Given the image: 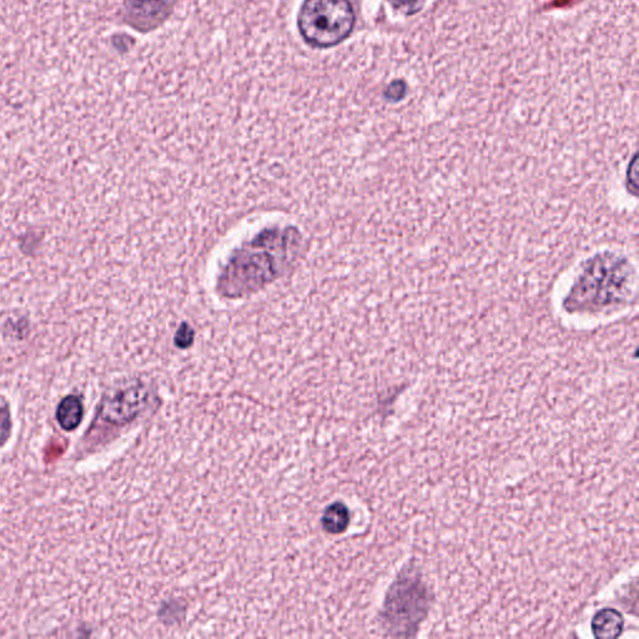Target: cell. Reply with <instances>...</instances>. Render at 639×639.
<instances>
[{
	"label": "cell",
	"mask_w": 639,
	"mask_h": 639,
	"mask_svg": "<svg viewBox=\"0 0 639 639\" xmlns=\"http://www.w3.org/2000/svg\"><path fill=\"white\" fill-rule=\"evenodd\" d=\"M356 15L350 0H305L298 15L301 37L311 47H335L350 37Z\"/></svg>",
	"instance_id": "cell-1"
},
{
	"label": "cell",
	"mask_w": 639,
	"mask_h": 639,
	"mask_svg": "<svg viewBox=\"0 0 639 639\" xmlns=\"http://www.w3.org/2000/svg\"><path fill=\"white\" fill-rule=\"evenodd\" d=\"M149 390L143 384H133L115 391L103 401L100 415L114 425L132 421L148 404Z\"/></svg>",
	"instance_id": "cell-2"
},
{
	"label": "cell",
	"mask_w": 639,
	"mask_h": 639,
	"mask_svg": "<svg viewBox=\"0 0 639 639\" xmlns=\"http://www.w3.org/2000/svg\"><path fill=\"white\" fill-rule=\"evenodd\" d=\"M173 5L174 0H127L125 15L134 28L150 30L164 22Z\"/></svg>",
	"instance_id": "cell-3"
},
{
	"label": "cell",
	"mask_w": 639,
	"mask_h": 639,
	"mask_svg": "<svg viewBox=\"0 0 639 639\" xmlns=\"http://www.w3.org/2000/svg\"><path fill=\"white\" fill-rule=\"evenodd\" d=\"M625 618L615 608H603L592 618L591 630L593 636L601 639H615L625 630Z\"/></svg>",
	"instance_id": "cell-4"
},
{
	"label": "cell",
	"mask_w": 639,
	"mask_h": 639,
	"mask_svg": "<svg viewBox=\"0 0 639 639\" xmlns=\"http://www.w3.org/2000/svg\"><path fill=\"white\" fill-rule=\"evenodd\" d=\"M83 415V402L78 396H67L58 406L57 419L65 431L77 429L83 420Z\"/></svg>",
	"instance_id": "cell-5"
},
{
	"label": "cell",
	"mask_w": 639,
	"mask_h": 639,
	"mask_svg": "<svg viewBox=\"0 0 639 639\" xmlns=\"http://www.w3.org/2000/svg\"><path fill=\"white\" fill-rule=\"evenodd\" d=\"M322 525H324L325 531L332 533V535H340L345 532L350 525V512L344 503H335L329 510H326L324 518H322Z\"/></svg>",
	"instance_id": "cell-6"
},
{
	"label": "cell",
	"mask_w": 639,
	"mask_h": 639,
	"mask_svg": "<svg viewBox=\"0 0 639 639\" xmlns=\"http://www.w3.org/2000/svg\"><path fill=\"white\" fill-rule=\"evenodd\" d=\"M10 431H12V419H10L9 411L0 409V446L7 442Z\"/></svg>",
	"instance_id": "cell-7"
},
{
	"label": "cell",
	"mask_w": 639,
	"mask_h": 639,
	"mask_svg": "<svg viewBox=\"0 0 639 639\" xmlns=\"http://www.w3.org/2000/svg\"><path fill=\"white\" fill-rule=\"evenodd\" d=\"M405 95L406 88L404 83L401 82L392 83L386 92V98L391 100V102H399Z\"/></svg>",
	"instance_id": "cell-8"
},
{
	"label": "cell",
	"mask_w": 639,
	"mask_h": 639,
	"mask_svg": "<svg viewBox=\"0 0 639 639\" xmlns=\"http://www.w3.org/2000/svg\"><path fill=\"white\" fill-rule=\"evenodd\" d=\"M389 2L396 8L411 9L416 7L420 3V0H389Z\"/></svg>",
	"instance_id": "cell-9"
}]
</instances>
